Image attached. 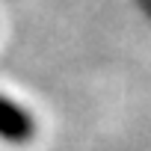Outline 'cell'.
I'll list each match as a JSON object with an SVG mask.
<instances>
[{
  "label": "cell",
  "mask_w": 151,
  "mask_h": 151,
  "mask_svg": "<svg viewBox=\"0 0 151 151\" xmlns=\"http://www.w3.org/2000/svg\"><path fill=\"white\" fill-rule=\"evenodd\" d=\"M0 136L12 142H24L27 136H33V116L6 98H0Z\"/></svg>",
  "instance_id": "cell-1"
}]
</instances>
